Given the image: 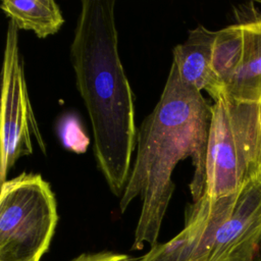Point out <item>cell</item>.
<instances>
[{
    "mask_svg": "<svg viewBox=\"0 0 261 261\" xmlns=\"http://www.w3.org/2000/svg\"><path fill=\"white\" fill-rule=\"evenodd\" d=\"M114 0H83L70 45L97 166L114 196L126 185L137 141L134 95L118 53Z\"/></svg>",
    "mask_w": 261,
    "mask_h": 261,
    "instance_id": "obj_2",
    "label": "cell"
},
{
    "mask_svg": "<svg viewBox=\"0 0 261 261\" xmlns=\"http://www.w3.org/2000/svg\"><path fill=\"white\" fill-rule=\"evenodd\" d=\"M0 127V180L22 156L34 152V142L46 154V145L36 119L18 46V28L9 19L3 54Z\"/></svg>",
    "mask_w": 261,
    "mask_h": 261,
    "instance_id": "obj_5",
    "label": "cell"
},
{
    "mask_svg": "<svg viewBox=\"0 0 261 261\" xmlns=\"http://www.w3.org/2000/svg\"><path fill=\"white\" fill-rule=\"evenodd\" d=\"M215 37L216 31L199 24L190 30L187 40L172 50V63L182 83L200 92L205 90L210 97L217 91V82L212 69Z\"/></svg>",
    "mask_w": 261,
    "mask_h": 261,
    "instance_id": "obj_8",
    "label": "cell"
},
{
    "mask_svg": "<svg viewBox=\"0 0 261 261\" xmlns=\"http://www.w3.org/2000/svg\"><path fill=\"white\" fill-rule=\"evenodd\" d=\"M57 221L55 196L40 174L22 172L1 184L0 261H40Z\"/></svg>",
    "mask_w": 261,
    "mask_h": 261,
    "instance_id": "obj_4",
    "label": "cell"
},
{
    "mask_svg": "<svg viewBox=\"0 0 261 261\" xmlns=\"http://www.w3.org/2000/svg\"><path fill=\"white\" fill-rule=\"evenodd\" d=\"M228 100L248 178H261V91L246 101Z\"/></svg>",
    "mask_w": 261,
    "mask_h": 261,
    "instance_id": "obj_9",
    "label": "cell"
},
{
    "mask_svg": "<svg viewBox=\"0 0 261 261\" xmlns=\"http://www.w3.org/2000/svg\"><path fill=\"white\" fill-rule=\"evenodd\" d=\"M259 3H261V1H259Z\"/></svg>",
    "mask_w": 261,
    "mask_h": 261,
    "instance_id": "obj_14",
    "label": "cell"
},
{
    "mask_svg": "<svg viewBox=\"0 0 261 261\" xmlns=\"http://www.w3.org/2000/svg\"><path fill=\"white\" fill-rule=\"evenodd\" d=\"M261 251V178L232 195H203L186 208L185 226L142 261H257Z\"/></svg>",
    "mask_w": 261,
    "mask_h": 261,
    "instance_id": "obj_3",
    "label": "cell"
},
{
    "mask_svg": "<svg viewBox=\"0 0 261 261\" xmlns=\"http://www.w3.org/2000/svg\"><path fill=\"white\" fill-rule=\"evenodd\" d=\"M142 259L143 257H132L126 254L103 251L98 253L82 254L71 261H142Z\"/></svg>",
    "mask_w": 261,
    "mask_h": 261,
    "instance_id": "obj_12",
    "label": "cell"
},
{
    "mask_svg": "<svg viewBox=\"0 0 261 261\" xmlns=\"http://www.w3.org/2000/svg\"><path fill=\"white\" fill-rule=\"evenodd\" d=\"M0 7L18 30L33 31L41 39L56 34L64 23L53 0H3Z\"/></svg>",
    "mask_w": 261,
    "mask_h": 261,
    "instance_id": "obj_10",
    "label": "cell"
},
{
    "mask_svg": "<svg viewBox=\"0 0 261 261\" xmlns=\"http://www.w3.org/2000/svg\"><path fill=\"white\" fill-rule=\"evenodd\" d=\"M59 134L65 148L75 153H83L87 150L89 139L74 116H66L63 118L59 126Z\"/></svg>",
    "mask_w": 261,
    "mask_h": 261,
    "instance_id": "obj_11",
    "label": "cell"
},
{
    "mask_svg": "<svg viewBox=\"0 0 261 261\" xmlns=\"http://www.w3.org/2000/svg\"><path fill=\"white\" fill-rule=\"evenodd\" d=\"M257 261H261V256H260V258H259Z\"/></svg>",
    "mask_w": 261,
    "mask_h": 261,
    "instance_id": "obj_13",
    "label": "cell"
},
{
    "mask_svg": "<svg viewBox=\"0 0 261 261\" xmlns=\"http://www.w3.org/2000/svg\"><path fill=\"white\" fill-rule=\"evenodd\" d=\"M210 121L211 105L199 90L182 83L171 63L159 101L137 134V155L120 197L121 213L136 198L142 201L132 250H141L145 243L157 245L179 161L191 157L195 167L190 184L193 201L205 194Z\"/></svg>",
    "mask_w": 261,
    "mask_h": 261,
    "instance_id": "obj_1",
    "label": "cell"
},
{
    "mask_svg": "<svg viewBox=\"0 0 261 261\" xmlns=\"http://www.w3.org/2000/svg\"><path fill=\"white\" fill-rule=\"evenodd\" d=\"M212 99L206 153L205 195L210 198H221L240 192L249 178L231 117L229 100L222 92Z\"/></svg>",
    "mask_w": 261,
    "mask_h": 261,
    "instance_id": "obj_6",
    "label": "cell"
},
{
    "mask_svg": "<svg viewBox=\"0 0 261 261\" xmlns=\"http://www.w3.org/2000/svg\"><path fill=\"white\" fill-rule=\"evenodd\" d=\"M254 5L250 2L234 8L242 32L241 58L220 91L233 101L249 100L261 91V10Z\"/></svg>",
    "mask_w": 261,
    "mask_h": 261,
    "instance_id": "obj_7",
    "label": "cell"
}]
</instances>
